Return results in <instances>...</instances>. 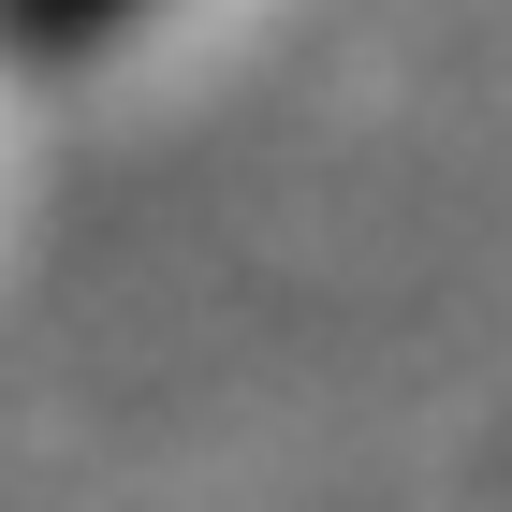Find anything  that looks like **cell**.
<instances>
[{"mask_svg": "<svg viewBox=\"0 0 512 512\" xmlns=\"http://www.w3.org/2000/svg\"><path fill=\"white\" fill-rule=\"evenodd\" d=\"M132 0H0V44H30V59H74V44H103Z\"/></svg>", "mask_w": 512, "mask_h": 512, "instance_id": "obj_1", "label": "cell"}]
</instances>
